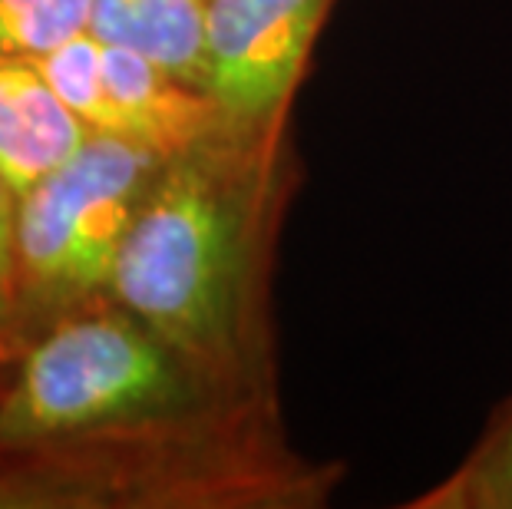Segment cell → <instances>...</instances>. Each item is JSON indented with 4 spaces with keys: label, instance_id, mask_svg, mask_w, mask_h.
Instances as JSON below:
<instances>
[{
    "label": "cell",
    "instance_id": "1",
    "mask_svg": "<svg viewBox=\"0 0 512 509\" xmlns=\"http://www.w3.org/2000/svg\"><path fill=\"white\" fill-rule=\"evenodd\" d=\"M288 126L222 119L162 159L113 272V298L235 397H278V235L298 186Z\"/></svg>",
    "mask_w": 512,
    "mask_h": 509
},
{
    "label": "cell",
    "instance_id": "2",
    "mask_svg": "<svg viewBox=\"0 0 512 509\" xmlns=\"http://www.w3.org/2000/svg\"><path fill=\"white\" fill-rule=\"evenodd\" d=\"M344 463L288 440L278 397L0 447V509H318Z\"/></svg>",
    "mask_w": 512,
    "mask_h": 509
},
{
    "label": "cell",
    "instance_id": "3",
    "mask_svg": "<svg viewBox=\"0 0 512 509\" xmlns=\"http://www.w3.org/2000/svg\"><path fill=\"white\" fill-rule=\"evenodd\" d=\"M222 391L113 295L30 334L0 384V447L73 437L129 420L182 414Z\"/></svg>",
    "mask_w": 512,
    "mask_h": 509
},
{
    "label": "cell",
    "instance_id": "4",
    "mask_svg": "<svg viewBox=\"0 0 512 509\" xmlns=\"http://www.w3.org/2000/svg\"><path fill=\"white\" fill-rule=\"evenodd\" d=\"M133 139L93 133L17 199V291L27 341L43 324L113 295L119 248L162 166Z\"/></svg>",
    "mask_w": 512,
    "mask_h": 509
},
{
    "label": "cell",
    "instance_id": "5",
    "mask_svg": "<svg viewBox=\"0 0 512 509\" xmlns=\"http://www.w3.org/2000/svg\"><path fill=\"white\" fill-rule=\"evenodd\" d=\"M334 0H209L205 93L225 123H291L314 43Z\"/></svg>",
    "mask_w": 512,
    "mask_h": 509
},
{
    "label": "cell",
    "instance_id": "6",
    "mask_svg": "<svg viewBox=\"0 0 512 509\" xmlns=\"http://www.w3.org/2000/svg\"><path fill=\"white\" fill-rule=\"evenodd\" d=\"M103 86L106 116L100 133L133 139L162 156L179 153L222 126L209 93L129 47L103 43Z\"/></svg>",
    "mask_w": 512,
    "mask_h": 509
},
{
    "label": "cell",
    "instance_id": "7",
    "mask_svg": "<svg viewBox=\"0 0 512 509\" xmlns=\"http://www.w3.org/2000/svg\"><path fill=\"white\" fill-rule=\"evenodd\" d=\"M90 136L37 60L0 53V176L17 199L70 162Z\"/></svg>",
    "mask_w": 512,
    "mask_h": 509
},
{
    "label": "cell",
    "instance_id": "8",
    "mask_svg": "<svg viewBox=\"0 0 512 509\" xmlns=\"http://www.w3.org/2000/svg\"><path fill=\"white\" fill-rule=\"evenodd\" d=\"M205 24L209 0H93L90 34L205 90Z\"/></svg>",
    "mask_w": 512,
    "mask_h": 509
},
{
    "label": "cell",
    "instance_id": "9",
    "mask_svg": "<svg viewBox=\"0 0 512 509\" xmlns=\"http://www.w3.org/2000/svg\"><path fill=\"white\" fill-rule=\"evenodd\" d=\"M407 509H512V397L499 404L460 463Z\"/></svg>",
    "mask_w": 512,
    "mask_h": 509
},
{
    "label": "cell",
    "instance_id": "10",
    "mask_svg": "<svg viewBox=\"0 0 512 509\" xmlns=\"http://www.w3.org/2000/svg\"><path fill=\"white\" fill-rule=\"evenodd\" d=\"M93 0H0V53L40 60L90 34Z\"/></svg>",
    "mask_w": 512,
    "mask_h": 509
},
{
    "label": "cell",
    "instance_id": "11",
    "mask_svg": "<svg viewBox=\"0 0 512 509\" xmlns=\"http://www.w3.org/2000/svg\"><path fill=\"white\" fill-rule=\"evenodd\" d=\"M27 328L17 291V192L0 176V367L24 351Z\"/></svg>",
    "mask_w": 512,
    "mask_h": 509
},
{
    "label": "cell",
    "instance_id": "12",
    "mask_svg": "<svg viewBox=\"0 0 512 509\" xmlns=\"http://www.w3.org/2000/svg\"><path fill=\"white\" fill-rule=\"evenodd\" d=\"M10 367V364H7ZM7 367H0V384H4V377H7Z\"/></svg>",
    "mask_w": 512,
    "mask_h": 509
}]
</instances>
